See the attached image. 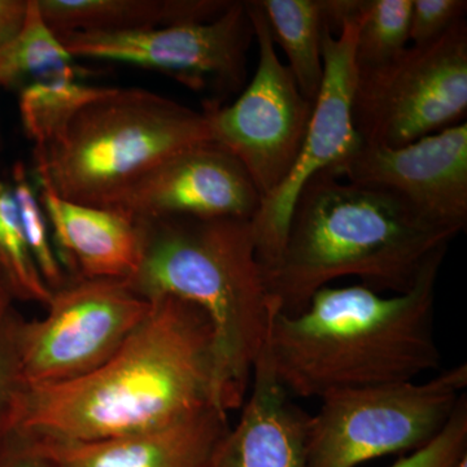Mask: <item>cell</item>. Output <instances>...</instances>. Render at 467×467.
Masks as SVG:
<instances>
[{
    "instance_id": "6da1fadb",
    "label": "cell",
    "mask_w": 467,
    "mask_h": 467,
    "mask_svg": "<svg viewBox=\"0 0 467 467\" xmlns=\"http://www.w3.org/2000/svg\"><path fill=\"white\" fill-rule=\"evenodd\" d=\"M103 365L69 382L26 389L14 431L97 441L153 431L202 409L227 413L213 327L201 309L161 296Z\"/></svg>"
},
{
    "instance_id": "cb8c5ba5",
    "label": "cell",
    "mask_w": 467,
    "mask_h": 467,
    "mask_svg": "<svg viewBox=\"0 0 467 467\" xmlns=\"http://www.w3.org/2000/svg\"><path fill=\"white\" fill-rule=\"evenodd\" d=\"M18 321L14 310L0 318V439L14 431L18 402L26 389L18 358Z\"/></svg>"
},
{
    "instance_id": "4316f807",
    "label": "cell",
    "mask_w": 467,
    "mask_h": 467,
    "mask_svg": "<svg viewBox=\"0 0 467 467\" xmlns=\"http://www.w3.org/2000/svg\"><path fill=\"white\" fill-rule=\"evenodd\" d=\"M0 467H57L36 451L26 436L11 432L0 439Z\"/></svg>"
},
{
    "instance_id": "f546056e",
    "label": "cell",
    "mask_w": 467,
    "mask_h": 467,
    "mask_svg": "<svg viewBox=\"0 0 467 467\" xmlns=\"http://www.w3.org/2000/svg\"><path fill=\"white\" fill-rule=\"evenodd\" d=\"M454 467H467V453L454 465Z\"/></svg>"
},
{
    "instance_id": "f1b7e54d",
    "label": "cell",
    "mask_w": 467,
    "mask_h": 467,
    "mask_svg": "<svg viewBox=\"0 0 467 467\" xmlns=\"http://www.w3.org/2000/svg\"><path fill=\"white\" fill-rule=\"evenodd\" d=\"M14 300V294H12L7 281H5V276H3L2 272H0V318L5 317V316H7L8 313L14 310L12 309Z\"/></svg>"
},
{
    "instance_id": "3957f363",
    "label": "cell",
    "mask_w": 467,
    "mask_h": 467,
    "mask_svg": "<svg viewBox=\"0 0 467 467\" xmlns=\"http://www.w3.org/2000/svg\"><path fill=\"white\" fill-rule=\"evenodd\" d=\"M461 233L395 193L322 171L301 190L284 248L265 272L276 312L296 316L316 292L344 276L402 294Z\"/></svg>"
},
{
    "instance_id": "d6986e66",
    "label": "cell",
    "mask_w": 467,
    "mask_h": 467,
    "mask_svg": "<svg viewBox=\"0 0 467 467\" xmlns=\"http://www.w3.org/2000/svg\"><path fill=\"white\" fill-rule=\"evenodd\" d=\"M79 67L70 66L34 79L21 88L18 109L26 133L45 149L63 133L79 110L109 94L112 88L85 84Z\"/></svg>"
},
{
    "instance_id": "7c38bea8",
    "label": "cell",
    "mask_w": 467,
    "mask_h": 467,
    "mask_svg": "<svg viewBox=\"0 0 467 467\" xmlns=\"http://www.w3.org/2000/svg\"><path fill=\"white\" fill-rule=\"evenodd\" d=\"M328 173L395 193L436 223L466 227V121L401 147L361 143Z\"/></svg>"
},
{
    "instance_id": "603a6c76",
    "label": "cell",
    "mask_w": 467,
    "mask_h": 467,
    "mask_svg": "<svg viewBox=\"0 0 467 467\" xmlns=\"http://www.w3.org/2000/svg\"><path fill=\"white\" fill-rule=\"evenodd\" d=\"M11 186L20 211L27 247L38 267L39 275L52 292L60 290L72 279L67 278V270L58 259L47 217L24 162H16L12 169Z\"/></svg>"
},
{
    "instance_id": "ffe728a7",
    "label": "cell",
    "mask_w": 467,
    "mask_h": 467,
    "mask_svg": "<svg viewBox=\"0 0 467 467\" xmlns=\"http://www.w3.org/2000/svg\"><path fill=\"white\" fill-rule=\"evenodd\" d=\"M70 66H75V57L46 24L38 0H29L23 26L0 46V86L20 90L34 79Z\"/></svg>"
},
{
    "instance_id": "7a4b0ae2",
    "label": "cell",
    "mask_w": 467,
    "mask_h": 467,
    "mask_svg": "<svg viewBox=\"0 0 467 467\" xmlns=\"http://www.w3.org/2000/svg\"><path fill=\"white\" fill-rule=\"evenodd\" d=\"M427 264L413 287L383 296L365 285L316 292L296 316L275 312L270 364L292 398L411 382L441 368L435 337L436 281L444 259Z\"/></svg>"
},
{
    "instance_id": "ac0fdd59",
    "label": "cell",
    "mask_w": 467,
    "mask_h": 467,
    "mask_svg": "<svg viewBox=\"0 0 467 467\" xmlns=\"http://www.w3.org/2000/svg\"><path fill=\"white\" fill-rule=\"evenodd\" d=\"M273 41L288 58L301 94L315 104L324 81L322 39L326 30L322 0H257Z\"/></svg>"
},
{
    "instance_id": "8fae6325",
    "label": "cell",
    "mask_w": 467,
    "mask_h": 467,
    "mask_svg": "<svg viewBox=\"0 0 467 467\" xmlns=\"http://www.w3.org/2000/svg\"><path fill=\"white\" fill-rule=\"evenodd\" d=\"M358 23L344 24L337 36L326 27L322 39L324 81L313 107L308 131L296 161L281 186L261 202L252 220L257 256L264 275L284 248L292 209L310 180L342 164L361 146L353 125L352 99L358 67Z\"/></svg>"
},
{
    "instance_id": "52a82bcc",
    "label": "cell",
    "mask_w": 467,
    "mask_h": 467,
    "mask_svg": "<svg viewBox=\"0 0 467 467\" xmlns=\"http://www.w3.org/2000/svg\"><path fill=\"white\" fill-rule=\"evenodd\" d=\"M465 18L436 41L409 46L383 66L358 70L352 119L370 146L401 147L465 122Z\"/></svg>"
},
{
    "instance_id": "d4e9b609",
    "label": "cell",
    "mask_w": 467,
    "mask_h": 467,
    "mask_svg": "<svg viewBox=\"0 0 467 467\" xmlns=\"http://www.w3.org/2000/svg\"><path fill=\"white\" fill-rule=\"evenodd\" d=\"M467 453L466 393L441 434L425 447L396 461L391 467H454Z\"/></svg>"
},
{
    "instance_id": "9a60e30c",
    "label": "cell",
    "mask_w": 467,
    "mask_h": 467,
    "mask_svg": "<svg viewBox=\"0 0 467 467\" xmlns=\"http://www.w3.org/2000/svg\"><path fill=\"white\" fill-rule=\"evenodd\" d=\"M229 427V414L207 408L162 429L107 441L24 436L57 467H204Z\"/></svg>"
},
{
    "instance_id": "83f0119b",
    "label": "cell",
    "mask_w": 467,
    "mask_h": 467,
    "mask_svg": "<svg viewBox=\"0 0 467 467\" xmlns=\"http://www.w3.org/2000/svg\"><path fill=\"white\" fill-rule=\"evenodd\" d=\"M29 0H0V46L16 36L26 21Z\"/></svg>"
},
{
    "instance_id": "5b68a950",
    "label": "cell",
    "mask_w": 467,
    "mask_h": 467,
    "mask_svg": "<svg viewBox=\"0 0 467 467\" xmlns=\"http://www.w3.org/2000/svg\"><path fill=\"white\" fill-rule=\"evenodd\" d=\"M208 140L204 112L142 88H112L34 149V171L61 198L107 208L160 162Z\"/></svg>"
},
{
    "instance_id": "44dd1931",
    "label": "cell",
    "mask_w": 467,
    "mask_h": 467,
    "mask_svg": "<svg viewBox=\"0 0 467 467\" xmlns=\"http://www.w3.org/2000/svg\"><path fill=\"white\" fill-rule=\"evenodd\" d=\"M413 0H362L355 41L358 70L389 63L409 47Z\"/></svg>"
},
{
    "instance_id": "2e32d148",
    "label": "cell",
    "mask_w": 467,
    "mask_h": 467,
    "mask_svg": "<svg viewBox=\"0 0 467 467\" xmlns=\"http://www.w3.org/2000/svg\"><path fill=\"white\" fill-rule=\"evenodd\" d=\"M58 259L72 279L129 281L142 259V230L133 217L78 204L38 184Z\"/></svg>"
},
{
    "instance_id": "e0dca14e",
    "label": "cell",
    "mask_w": 467,
    "mask_h": 467,
    "mask_svg": "<svg viewBox=\"0 0 467 467\" xmlns=\"http://www.w3.org/2000/svg\"><path fill=\"white\" fill-rule=\"evenodd\" d=\"M232 5L226 0H38L42 17L57 36L208 23Z\"/></svg>"
},
{
    "instance_id": "30bf717a",
    "label": "cell",
    "mask_w": 467,
    "mask_h": 467,
    "mask_svg": "<svg viewBox=\"0 0 467 467\" xmlns=\"http://www.w3.org/2000/svg\"><path fill=\"white\" fill-rule=\"evenodd\" d=\"M73 57L119 61L165 73L192 90L236 91L247 77L254 38L245 2L208 23L130 33H70L58 36Z\"/></svg>"
},
{
    "instance_id": "277c9868",
    "label": "cell",
    "mask_w": 467,
    "mask_h": 467,
    "mask_svg": "<svg viewBox=\"0 0 467 467\" xmlns=\"http://www.w3.org/2000/svg\"><path fill=\"white\" fill-rule=\"evenodd\" d=\"M137 221L142 259L126 284L146 299L171 296L204 313L216 339L223 407L227 413L242 408L276 310L257 256L252 220Z\"/></svg>"
},
{
    "instance_id": "7402d4cb",
    "label": "cell",
    "mask_w": 467,
    "mask_h": 467,
    "mask_svg": "<svg viewBox=\"0 0 467 467\" xmlns=\"http://www.w3.org/2000/svg\"><path fill=\"white\" fill-rule=\"evenodd\" d=\"M0 272L15 299L47 306L52 292L45 284L24 234L14 190L0 182Z\"/></svg>"
},
{
    "instance_id": "4fadbf2b",
    "label": "cell",
    "mask_w": 467,
    "mask_h": 467,
    "mask_svg": "<svg viewBox=\"0 0 467 467\" xmlns=\"http://www.w3.org/2000/svg\"><path fill=\"white\" fill-rule=\"evenodd\" d=\"M261 202L241 161L220 144L174 153L119 193L107 209L134 220L165 217L254 220Z\"/></svg>"
},
{
    "instance_id": "484cf974",
    "label": "cell",
    "mask_w": 467,
    "mask_h": 467,
    "mask_svg": "<svg viewBox=\"0 0 467 467\" xmlns=\"http://www.w3.org/2000/svg\"><path fill=\"white\" fill-rule=\"evenodd\" d=\"M465 0H413L409 43L422 46L436 41L465 18Z\"/></svg>"
},
{
    "instance_id": "ba28073f",
    "label": "cell",
    "mask_w": 467,
    "mask_h": 467,
    "mask_svg": "<svg viewBox=\"0 0 467 467\" xmlns=\"http://www.w3.org/2000/svg\"><path fill=\"white\" fill-rule=\"evenodd\" d=\"M152 301L124 281L72 279L52 294L47 315L17 325L26 389L69 382L112 358L142 324Z\"/></svg>"
},
{
    "instance_id": "9c48e42d",
    "label": "cell",
    "mask_w": 467,
    "mask_h": 467,
    "mask_svg": "<svg viewBox=\"0 0 467 467\" xmlns=\"http://www.w3.org/2000/svg\"><path fill=\"white\" fill-rule=\"evenodd\" d=\"M259 47L256 73L232 106L208 101L212 142L241 161L261 198L275 192L299 155L313 107L282 63L259 3L245 2Z\"/></svg>"
},
{
    "instance_id": "8992f818",
    "label": "cell",
    "mask_w": 467,
    "mask_h": 467,
    "mask_svg": "<svg viewBox=\"0 0 467 467\" xmlns=\"http://www.w3.org/2000/svg\"><path fill=\"white\" fill-rule=\"evenodd\" d=\"M467 387V365L425 382H402L331 392L310 416L306 467H358L425 447L450 422Z\"/></svg>"
},
{
    "instance_id": "5bb4252c",
    "label": "cell",
    "mask_w": 467,
    "mask_h": 467,
    "mask_svg": "<svg viewBox=\"0 0 467 467\" xmlns=\"http://www.w3.org/2000/svg\"><path fill=\"white\" fill-rule=\"evenodd\" d=\"M251 380L238 422L220 439L204 467H306L310 416L279 383L266 342Z\"/></svg>"
}]
</instances>
